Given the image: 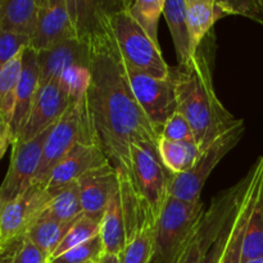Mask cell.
<instances>
[{"instance_id": "37", "label": "cell", "mask_w": 263, "mask_h": 263, "mask_svg": "<svg viewBox=\"0 0 263 263\" xmlns=\"http://www.w3.org/2000/svg\"><path fill=\"white\" fill-rule=\"evenodd\" d=\"M97 263H121L120 262V256H116V254H109L104 253L99 259H98Z\"/></svg>"}, {"instance_id": "32", "label": "cell", "mask_w": 263, "mask_h": 263, "mask_svg": "<svg viewBox=\"0 0 263 263\" xmlns=\"http://www.w3.org/2000/svg\"><path fill=\"white\" fill-rule=\"evenodd\" d=\"M218 7L226 15H243L263 25V0H221Z\"/></svg>"}, {"instance_id": "9", "label": "cell", "mask_w": 263, "mask_h": 263, "mask_svg": "<svg viewBox=\"0 0 263 263\" xmlns=\"http://www.w3.org/2000/svg\"><path fill=\"white\" fill-rule=\"evenodd\" d=\"M45 185L32 184L22 195L0 205V254L27 234L50 200Z\"/></svg>"}, {"instance_id": "18", "label": "cell", "mask_w": 263, "mask_h": 263, "mask_svg": "<svg viewBox=\"0 0 263 263\" xmlns=\"http://www.w3.org/2000/svg\"><path fill=\"white\" fill-rule=\"evenodd\" d=\"M223 17L217 2L186 0V21L190 36V53L194 57L216 22Z\"/></svg>"}, {"instance_id": "11", "label": "cell", "mask_w": 263, "mask_h": 263, "mask_svg": "<svg viewBox=\"0 0 263 263\" xmlns=\"http://www.w3.org/2000/svg\"><path fill=\"white\" fill-rule=\"evenodd\" d=\"M72 2L69 0H40L36 31L30 46L39 51L50 49L69 39L80 37Z\"/></svg>"}, {"instance_id": "26", "label": "cell", "mask_w": 263, "mask_h": 263, "mask_svg": "<svg viewBox=\"0 0 263 263\" xmlns=\"http://www.w3.org/2000/svg\"><path fill=\"white\" fill-rule=\"evenodd\" d=\"M22 57L23 51L0 69V117L9 122V125L14 110L15 91L22 71Z\"/></svg>"}, {"instance_id": "33", "label": "cell", "mask_w": 263, "mask_h": 263, "mask_svg": "<svg viewBox=\"0 0 263 263\" xmlns=\"http://www.w3.org/2000/svg\"><path fill=\"white\" fill-rule=\"evenodd\" d=\"M161 138L166 139L170 141H193L194 139V133L192 130L189 121L185 118L182 113L179 110L174 113L164 123L162 128Z\"/></svg>"}, {"instance_id": "12", "label": "cell", "mask_w": 263, "mask_h": 263, "mask_svg": "<svg viewBox=\"0 0 263 263\" xmlns=\"http://www.w3.org/2000/svg\"><path fill=\"white\" fill-rule=\"evenodd\" d=\"M72 100L59 85L58 80L41 85L22 131L13 143H26L55 125ZM12 143V144H13Z\"/></svg>"}, {"instance_id": "21", "label": "cell", "mask_w": 263, "mask_h": 263, "mask_svg": "<svg viewBox=\"0 0 263 263\" xmlns=\"http://www.w3.org/2000/svg\"><path fill=\"white\" fill-rule=\"evenodd\" d=\"M158 154L167 171L172 175H181L194 167L200 156V149L195 140L170 141L161 138Z\"/></svg>"}, {"instance_id": "36", "label": "cell", "mask_w": 263, "mask_h": 263, "mask_svg": "<svg viewBox=\"0 0 263 263\" xmlns=\"http://www.w3.org/2000/svg\"><path fill=\"white\" fill-rule=\"evenodd\" d=\"M13 136L12 130H10L9 122L0 117V161L4 157L5 152H7L8 146L12 145Z\"/></svg>"}, {"instance_id": "39", "label": "cell", "mask_w": 263, "mask_h": 263, "mask_svg": "<svg viewBox=\"0 0 263 263\" xmlns=\"http://www.w3.org/2000/svg\"><path fill=\"white\" fill-rule=\"evenodd\" d=\"M90 263H97V262H90Z\"/></svg>"}, {"instance_id": "10", "label": "cell", "mask_w": 263, "mask_h": 263, "mask_svg": "<svg viewBox=\"0 0 263 263\" xmlns=\"http://www.w3.org/2000/svg\"><path fill=\"white\" fill-rule=\"evenodd\" d=\"M53 127V126H51ZM50 128L26 143H13L9 167L0 185V205L12 202L32 185Z\"/></svg>"}, {"instance_id": "22", "label": "cell", "mask_w": 263, "mask_h": 263, "mask_svg": "<svg viewBox=\"0 0 263 263\" xmlns=\"http://www.w3.org/2000/svg\"><path fill=\"white\" fill-rule=\"evenodd\" d=\"M73 222H58V221L53 220V218L40 215L36 218L35 222L31 225V228L28 229L26 236L50 261L54 252L57 251L59 244L63 241L64 236L67 235V233H68Z\"/></svg>"}, {"instance_id": "24", "label": "cell", "mask_w": 263, "mask_h": 263, "mask_svg": "<svg viewBox=\"0 0 263 263\" xmlns=\"http://www.w3.org/2000/svg\"><path fill=\"white\" fill-rule=\"evenodd\" d=\"M154 222L146 218L135 231L126 236V246L120 254L121 263H152L153 258Z\"/></svg>"}, {"instance_id": "16", "label": "cell", "mask_w": 263, "mask_h": 263, "mask_svg": "<svg viewBox=\"0 0 263 263\" xmlns=\"http://www.w3.org/2000/svg\"><path fill=\"white\" fill-rule=\"evenodd\" d=\"M39 89H40V67H39L37 51L33 50L31 46H27L23 50L22 71L15 91L14 110L10 121L13 141L18 138L27 121Z\"/></svg>"}, {"instance_id": "35", "label": "cell", "mask_w": 263, "mask_h": 263, "mask_svg": "<svg viewBox=\"0 0 263 263\" xmlns=\"http://www.w3.org/2000/svg\"><path fill=\"white\" fill-rule=\"evenodd\" d=\"M236 202H238V200H236ZM234 210H235V207H234ZM234 210H233V212H231L230 217H229L228 222H226L225 228L222 229V231H221V234L218 235V238L216 239V241L212 244V247H211L210 251L207 252V254L203 257L202 262L200 263H221L222 262L223 254H225L226 248H228V244H229V241H230L231 228H233Z\"/></svg>"}, {"instance_id": "20", "label": "cell", "mask_w": 263, "mask_h": 263, "mask_svg": "<svg viewBox=\"0 0 263 263\" xmlns=\"http://www.w3.org/2000/svg\"><path fill=\"white\" fill-rule=\"evenodd\" d=\"M163 15L174 41L177 64L186 63L192 58L189 28L186 21V0H166Z\"/></svg>"}, {"instance_id": "30", "label": "cell", "mask_w": 263, "mask_h": 263, "mask_svg": "<svg viewBox=\"0 0 263 263\" xmlns=\"http://www.w3.org/2000/svg\"><path fill=\"white\" fill-rule=\"evenodd\" d=\"M0 263H49V258L23 236L0 254Z\"/></svg>"}, {"instance_id": "6", "label": "cell", "mask_w": 263, "mask_h": 263, "mask_svg": "<svg viewBox=\"0 0 263 263\" xmlns=\"http://www.w3.org/2000/svg\"><path fill=\"white\" fill-rule=\"evenodd\" d=\"M131 167L127 172L134 190L154 220L161 215L168 198V185L172 174L162 164L159 154L141 143L130 148Z\"/></svg>"}, {"instance_id": "8", "label": "cell", "mask_w": 263, "mask_h": 263, "mask_svg": "<svg viewBox=\"0 0 263 263\" xmlns=\"http://www.w3.org/2000/svg\"><path fill=\"white\" fill-rule=\"evenodd\" d=\"M126 76L136 102L156 133L161 136L166 121L177 110L176 92L171 79H156L143 72L136 71L123 61Z\"/></svg>"}, {"instance_id": "2", "label": "cell", "mask_w": 263, "mask_h": 263, "mask_svg": "<svg viewBox=\"0 0 263 263\" xmlns=\"http://www.w3.org/2000/svg\"><path fill=\"white\" fill-rule=\"evenodd\" d=\"M207 51L199 48L186 63L170 67L177 110L189 121L200 153L239 121L216 95Z\"/></svg>"}, {"instance_id": "29", "label": "cell", "mask_w": 263, "mask_h": 263, "mask_svg": "<svg viewBox=\"0 0 263 263\" xmlns=\"http://www.w3.org/2000/svg\"><path fill=\"white\" fill-rule=\"evenodd\" d=\"M62 89L72 102L80 100L87 92L91 82V72L86 66H72L64 69L58 80Z\"/></svg>"}, {"instance_id": "17", "label": "cell", "mask_w": 263, "mask_h": 263, "mask_svg": "<svg viewBox=\"0 0 263 263\" xmlns=\"http://www.w3.org/2000/svg\"><path fill=\"white\" fill-rule=\"evenodd\" d=\"M40 0H0V30L32 39Z\"/></svg>"}, {"instance_id": "23", "label": "cell", "mask_w": 263, "mask_h": 263, "mask_svg": "<svg viewBox=\"0 0 263 263\" xmlns=\"http://www.w3.org/2000/svg\"><path fill=\"white\" fill-rule=\"evenodd\" d=\"M41 215L64 223L73 222L81 217L84 211L76 182H72L53 193Z\"/></svg>"}, {"instance_id": "19", "label": "cell", "mask_w": 263, "mask_h": 263, "mask_svg": "<svg viewBox=\"0 0 263 263\" xmlns=\"http://www.w3.org/2000/svg\"><path fill=\"white\" fill-rule=\"evenodd\" d=\"M100 236L103 239L104 253L116 256L122 253L126 246V222L120 189L105 208L100 226Z\"/></svg>"}, {"instance_id": "7", "label": "cell", "mask_w": 263, "mask_h": 263, "mask_svg": "<svg viewBox=\"0 0 263 263\" xmlns=\"http://www.w3.org/2000/svg\"><path fill=\"white\" fill-rule=\"evenodd\" d=\"M244 131V121L239 120L233 127L229 128L200 153L197 163L192 170L181 175H172L170 179L168 194L186 202L200 200V193L211 172L231 149L238 145L243 138Z\"/></svg>"}, {"instance_id": "14", "label": "cell", "mask_w": 263, "mask_h": 263, "mask_svg": "<svg viewBox=\"0 0 263 263\" xmlns=\"http://www.w3.org/2000/svg\"><path fill=\"white\" fill-rule=\"evenodd\" d=\"M108 162H110L108 157L95 144H77L50 172L46 190L53 194Z\"/></svg>"}, {"instance_id": "4", "label": "cell", "mask_w": 263, "mask_h": 263, "mask_svg": "<svg viewBox=\"0 0 263 263\" xmlns=\"http://www.w3.org/2000/svg\"><path fill=\"white\" fill-rule=\"evenodd\" d=\"M202 200L186 202L168 195L154 226L152 263H174L204 216Z\"/></svg>"}, {"instance_id": "27", "label": "cell", "mask_w": 263, "mask_h": 263, "mask_svg": "<svg viewBox=\"0 0 263 263\" xmlns=\"http://www.w3.org/2000/svg\"><path fill=\"white\" fill-rule=\"evenodd\" d=\"M164 2L166 0H135L126 2V8L131 17L136 21L139 26L145 31L146 35L153 43H158V22L163 14Z\"/></svg>"}, {"instance_id": "25", "label": "cell", "mask_w": 263, "mask_h": 263, "mask_svg": "<svg viewBox=\"0 0 263 263\" xmlns=\"http://www.w3.org/2000/svg\"><path fill=\"white\" fill-rule=\"evenodd\" d=\"M263 257V171L254 207L247 226L246 238L241 248L240 263Z\"/></svg>"}, {"instance_id": "38", "label": "cell", "mask_w": 263, "mask_h": 263, "mask_svg": "<svg viewBox=\"0 0 263 263\" xmlns=\"http://www.w3.org/2000/svg\"><path fill=\"white\" fill-rule=\"evenodd\" d=\"M246 263H263V257H262V258H257V259H253V261H249V262H246Z\"/></svg>"}, {"instance_id": "5", "label": "cell", "mask_w": 263, "mask_h": 263, "mask_svg": "<svg viewBox=\"0 0 263 263\" xmlns=\"http://www.w3.org/2000/svg\"><path fill=\"white\" fill-rule=\"evenodd\" d=\"M77 144H95L94 131L90 122L86 105V94L80 100L72 102L58 122L51 127L45 144L40 166L32 184L45 185L54 167Z\"/></svg>"}, {"instance_id": "28", "label": "cell", "mask_w": 263, "mask_h": 263, "mask_svg": "<svg viewBox=\"0 0 263 263\" xmlns=\"http://www.w3.org/2000/svg\"><path fill=\"white\" fill-rule=\"evenodd\" d=\"M100 226H102V221L95 220V218L89 217V216L82 215L81 217L77 218V220L72 223L71 229L68 230L67 235L64 236L63 241L59 244L57 251L54 252L51 258H55V257L66 253L69 249L74 248V247L80 246V244L82 243H86L87 240L99 235Z\"/></svg>"}, {"instance_id": "3", "label": "cell", "mask_w": 263, "mask_h": 263, "mask_svg": "<svg viewBox=\"0 0 263 263\" xmlns=\"http://www.w3.org/2000/svg\"><path fill=\"white\" fill-rule=\"evenodd\" d=\"M104 15L125 63L156 79H168L170 66L162 55L161 48L131 17L126 2L118 8L105 9Z\"/></svg>"}, {"instance_id": "34", "label": "cell", "mask_w": 263, "mask_h": 263, "mask_svg": "<svg viewBox=\"0 0 263 263\" xmlns=\"http://www.w3.org/2000/svg\"><path fill=\"white\" fill-rule=\"evenodd\" d=\"M31 39L0 30V69L30 46Z\"/></svg>"}, {"instance_id": "15", "label": "cell", "mask_w": 263, "mask_h": 263, "mask_svg": "<svg viewBox=\"0 0 263 263\" xmlns=\"http://www.w3.org/2000/svg\"><path fill=\"white\" fill-rule=\"evenodd\" d=\"M39 67H40V86L50 81L59 80L64 69L72 66L90 64V48L87 35L69 39L50 49L39 51Z\"/></svg>"}, {"instance_id": "1", "label": "cell", "mask_w": 263, "mask_h": 263, "mask_svg": "<svg viewBox=\"0 0 263 263\" xmlns=\"http://www.w3.org/2000/svg\"><path fill=\"white\" fill-rule=\"evenodd\" d=\"M103 7L104 4L99 3L94 20L85 31L91 72L86 92L87 112L97 145L116 167L128 172L131 145L141 143L158 153L161 136L134 97Z\"/></svg>"}, {"instance_id": "13", "label": "cell", "mask_w": 263, "mask_h": 263, "mask_svg": "<svg viewBox=\"0 0 263 263\" xmlns=\"http://www.w3.org/2000/svg\"><path fill=\"white\" fill-rule=\"evenodd\" d=\"M76 184L84 215L102 221L108 203L120 189L117 167L108 162L85 174Z\"/></svg>"}, {"instance_id": "31", "label": "cell", "mask_w": 263, "mask_h": 263, "mask_svg": "<svg viewBox=\"0 0 263 263\" xmlns=\"http://www.w3.org/2000/svg\"><path fill=\"white\" fill-rule=\"evenodd\" d=\"M104 254L102 236L97 235L86 243H82L74 248L69 249L66 253L51 258L49 263H90L97 262Z\"/></svg>"}]
</instances>
